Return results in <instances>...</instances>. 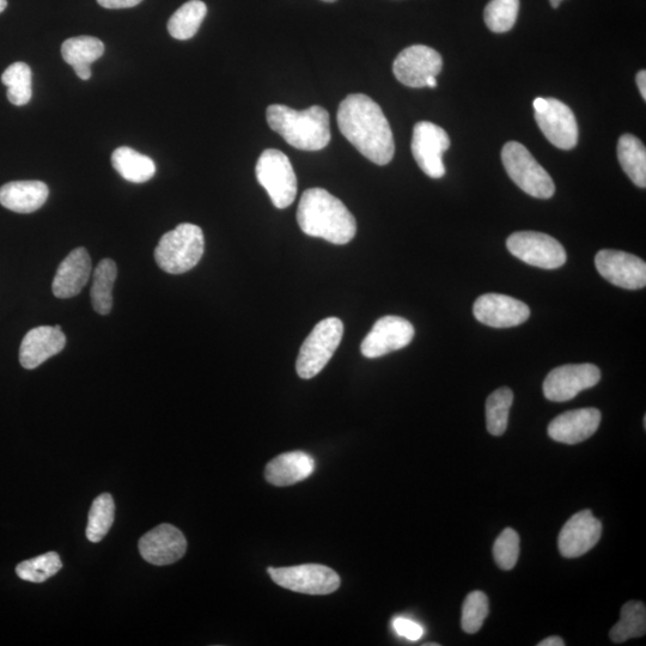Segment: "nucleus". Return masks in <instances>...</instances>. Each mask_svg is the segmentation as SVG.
<instances>
[{"instance_id":"f257e3e1","label":"nucleus","mask_w":646,"mask_h":646,"mask_svg":"<svg viewBox=\"0 0 646 646\" xmlns=\"http://www.w3.org/2000/svg\"><path fill=\"white\" fill-rule=\"evenodd\" d=\"M339 130L355 148L377 166L393 160L392 129L379 105L369 96L352 94L340 103Z\"/></svg>"},{"instance_id":"f03ea898","label":"nucleus","mask_w":646,"mask_h":646,"mask_svg":"<svg viewBox=\"0 0 646 646\" xmlns=\"http://www.w3.org/2000/svg\"><path fill=\"white\" fill-rule=\"evenodd\" d=\"M297 222L304 234L333 245H347L357 233L356 219L343 201L323 188H310L303 193Z\"/></svg>"},{"instance_id":"7ed1b4c3","label":"nucleus","mask_w":646,"mask_h":646,"mask_svg":"<svg viewBox=\"0 0 646 646\" xmlns=\"http://www.w3.org/2000/svg\"><path fill=\"white\" fill-rule=\"evenodd\" d=\"M267 123L286 143L303 151H320L331 142V125L325 108L313 106L295 111L288 106L267 108Z\"/></svg>"},{"instance_id":"20e7f679","label":"nucleus","mask_w":646,"mask_h":646,"mask_svg":"<svg viewBox=\"0 0 646 646\" xmlns=\"http://www.w3.org/2000/svg\"><path fill=\"white\" fill-rule=\"evenodd\" d=\"M205 251L204 233L198 225L184 223L164 234L155 249L158 267L169 274L191 271Z\"/></svg>"},{"instance_id":"39448f33","label":"nucleus","mask_w":646,"mask_h":646,"mask_svg":"<svg viewBox=\"0 0 646 646\" xmlns=\"http://www.w3.org/2000/svg\"><path fill=\"white\" fill-rule=\"evenodd\" d=\"M344 335V323L338 318L322 320L315 326L298 355L296 370L303 380L320 374L337 351Z\"/></svg>"},{"instance_id":"423d86ee","label":"nucleus","mask_w":646,"mask_h":646,"mask_svg":"<svg viewBox=\"0 0 646 646\" xmlns=\"http://www.w3.org/2000/svg\"><path fill=\"white\" fill-rule=\"evenodd\" d=\"M502 161L510 179L530 197L550 199L556 186L544 168L535 160L526 146L509 142L502 150Z\"/></svg>"},{"instance_id":"0eeeda50","label":"nucleus","mask_w":646,"mask_h":646,"mask_svg":"<svg viewBox=\"0 0 646 646\" xmlns=\"http://www.w3.org/2000/svg\"><path fill=\"white\" fill-rule=\"evenodd\" d=\"M255 174L277 209L283 210L294 203L297 195V178L289 157L276 149L262 152Z\"/></svg>"},{"instance_id":"6e6552de","label":"nucleus","mask_w":646,"mask_h":646,"mask_svg":"<svg viewBox=\"0 0 646 646\" xmlns=\"http://www.w3.org/2000/svg\"><path fill=\"white\" fill-rule=\"evenodd\" d=\"M536 124L554 146L574 149L578 142V125L569 106L556 99L538 97L533 103Z\"/></svg>"},{"instance_id":"1a4fd4ad","label":"nucleus","mask_w":646,"mask_h":646,"mask_svg":"<svg viewBox=\"0 0 646 646\" xmlns=\"http://www.w3.org/2000/svg\"><path fill=\"white\" fill-rule=\"evenodd\" d=\"M268 574L279 587L307 595H328L340 587L337 572L320 564L270 568Z\"/></svg>"},{"instance_id":"9d476101","label":"nucleus","mask_w":646,"mask_h":646,"mask_svg":"<svg viewBox=\"0 0 646 646\" xmlns=\"http://www.w3.org/2000/svg\"><path fill=\"white\" fill-rule=\"evenodd\" d=\"M507 247L517 259L544 270H556L568 259L562 243L536 231H520L511 235Z\"/></svg>"},{"instance_id":"9b49d317","label":"nucleus","mask_w":646,"mask_h":646,"mask_svg":"<svg viewBox=\"0 0 646 646\" xmlns=\"http://www.w3.org/2000/svg\"><path fill=\"white\" fill-rule=\"evenodd\" d=\"M450 148V138L442 127L420 121L413 130L412 154L420 169L432 179L446 175L443 154Z\"/></svg>"},{"instance_id":"f8f14e48","label":"nucleus","mask_w":646,"mask_h":646,"mask_svg":"<svg viewBox=\"0 0 646 646\" xmlns=\"http://www.w3.org/2000/svg\"><path fill=\"white\" fill-rule=\"evenodd\" d=\"M601 380V371L594 364H568L553 369L544 382L545 398L565 402L576 398L585 389Z\"/></svg>"},{"instance_id":"ddd939ff","label":"nucleus","mask_w":646,"mask_h":646,"mask_svg":"<svg viewBox=\"0 0 646 646\" xmlns=\"http://www.w3.org/2000/svg\"><path fill=\"white\" fill-rule=\"evenodd\" d=\"M443 67L441 54L434 48L414 45L402 51L393 64L398 81L406 87L425 88L430 77L440 75Z\"/></svg>"},{"instance_id":"4468645a","label":"nucleus","mask_w":646,"mask_h":646,"mask_svg":"<svg viewBox=\"0 0 646 646\" xmlns=\"http://www.w3.org/2000/svg\"><path fill=\"white\" fill-rule=\"evenodd\" d=\"M597 271L607 282L626 290L644 289L646 264L636 255L603 249L595 258Z\"/></svg>"},{"instance_id":"2eb2a0df","label":"nucleus","mask_w":646,"mask_h":646,"mask_svg":"<svg viewBox=\"0 0 646 646\" xmlns=\"http://www.w3.org/2000/svg\"><path fill=\"white\" fill-rule=\"evenodd\" d=\"M414 338V327L400 316H385L377 321L363 340L361 351L364 357L379 358L390 352L404 349Z\"/></svg>"},{"instance_id":"dca6fc26","label":"nucleus","mask_w":646,"mask_h":646,"mask_svg":"<svg viewBox=\"0 0 646 646\" xmlns=\"http://www.w3.org/2000/svg\"><path fill=\"white\" fill-rule=\"evenodd\" d=\"M139 552L146 562L156 566L172 565L187 551V540L172 524H161L142 536Z\"/></svg>"},{"instance_id":"f3484780","label":"nucleus","mask_w":646,"mask_h":646,"mask_svg":"<svg viewBox=\"0 0 646 646\" xmlns=\"http://www.w3.org/2000/svg\"><path fill=\"white\" fill-rule=\"evenodd\" d=\"M473 313L475 319L486 326L510 328L526 322L530 316V309L526 303L514 297L486 294L475 301Z\"/></svg>"},{"instance_id":"a211bd4d","label":"nucleus","mask_w":646,"mask_h":646,"mask_svg":"<svg viewBox=\"0 0 646 646\" xmlns=\"http://www.w3.org/2000/svg\"><path fill=\"white\" fill-rule=\"evenodd\" d=\"M602 535V523L591 513L583 510L564 524L559 534V551L565 558L584 556L596 546Z\"/></svg>"},{"instance_id":"6ab92c4d","label":"nucleus","mask_w":646,"mask_h":646,"mask_svg":"<svg viewBox=\"0 0 646 646\" xmlns=\"http://www.w3.org/2000/svg\"><path fill=\"white\" fill-rule=\"evenodd\" d=\"M65 345L66 337L60 326L36 327L22 340L20 363L24 369H36L47 359L62 352Z\"/></svg>"},{"instance_id":"aec40b11","label":"nucleus","mask_w":646,"mask_h":646,"mask_svg":"<svg viewBox=\"0 0 646 646\" xmlns=\"http://www.w3.org/2000/svg\"><path fill=\"white\" fill-rule=\"evenodd\" d=\"M601 423V412L596 408H580L560 414L548 426L553 441L577 444L593 436Z\"/></svg>"},{"instance_id":"412c9836","label":"nucleus","mask_w":646,"mask_h":646,"mask_svg":"<svg viewBox=\"0 0 646 646\" xmlns=\"http://www.w3.org/2000/svg\"><path fill=\"white\" fill-rule=\"evenodd\" d=\"M91 271L93 265L87 249H75L58 267L52 283L53 295L63 300L77 296L88 284Z\"/></svg>"},{"instance_id":"4be33fe9","label":"nucleus","mask_w":646,"mask_h":646,"mask_svg":"<svg viewBox=\"0 0 646 646\" xmlns=\"http://www.w3.org/2000/svg\"><path fill=\"white\" fill-rule=\"evenodd\" d=\"M315 471V460L303 452L286 453L268 463L265 477L274 486H291L306 480Z\"/></svg>"},{"instance_id":"5701e85b","label":"nucleus","mask_w":646,"mask_h":646,"mask_svg":"<svg viewBox=\"0 0 646 646\" xmlns=\"http://www.w3.org/2000/svg\"><path fill=\"white\" fill-rule=\"evenodd\" d=\"M50 190L42 181H14L0 187V204L17 213H32L41 209Z\"/></svg>"},{"instance_id":"b1692460","label":"nucleus","mask_w":646,"mask_h":646,"mask_svg":"<svg viewBox=\"0 0 646 646\" xmlns=\"http://www.w3.org/2000/svg\"><path fill=\"white\" fill-rule=\"evenodd\" d=\"M112 164L126 181L133 184H144L154 178L156 173V164L150 157L127 146H121L113 152Z\"/></svg>"},{"instance_id":"393cba45","label":"nucleus","mask_w":646,"mask_h":646,"mask_svg":"<svg viewBox=\"0 0 646 646\" xmlns=\"http://www.w3.org/2000/svg\"><path fill=\"white\" fill-rule=\"evenodd\" d=\"M618 158L621 168L638 187H646L645 145L632 134H624L618 143Z\"/></svg>"},{"instance_id":"a878e982","label":"nucleus","mask_w":646,"mask_h":646,"mask_svg":"<svg viewBox=\"0 0 646 646\" xmlns=\"http://www.w3.org/2000/svg\"><path fill=\"white\" fill-rule=\"evenodd\" d=\"M117 276L118 267L112 259H103L95 268L90 298L96 313L101 315L111 314L113 288Z\"/></svg>"},{"instance_id":"bb28decb","label":"nucleus","mask_w":646,"mask_h":646,"mask_svg":"<svg viewBox=\"0 0 646 646\" xmlns=\"http://www.w3.org/2000/svg\"><path fill=\"white\" fill-rule=\"evenodd\" d=\"M207 14V6L201 0H190L170 17L168 32L176 40H190L203 23Z\"/></svg>"},{"instance_id":"cd10ccee","label":"nucleus","mask_w":646,"mask_h":646,"mask_svg":"<svg viewBox=\"0 0 646 646\" xmlns=\"http://www.w3.org/2000/svg\"><path fill=\"white\" fill-rule=\"evenodd\" d=\"M646 632V609L643 602L630 601L621 608L620 620L613 626L609 637L614 643H624L632 638H641Z\"/></svg>"},{"instance_id":"c85d7f7f","label":"nucleus","mask_w":646,"mask_h":646,"mask_svg":"<svg viewBox=\"0 0 646 646\" xmlns=\"http://www.w3.org/2000/svg\"><path fill=\"white\" fill-rule=\"evenodd\" d=\"M2 82L8 87L9 101L21 107L28 105L33 96V72L26 63L10 65L2 75Z\"/></svg>"},{"instance_id":"c756f323","label":"nucleus","mask_w":646,"mask_h":646,"mask_svg":"<svg viewBox=\"0 0 646 646\" xmlns=\"http://www.w3.org/2000/svg\"><path fill=\"white\" fill-rule=\"evenodd\" d=\"M105 53V45L94 36H77L66 40L62 46V56L72 67L91 65Z\"/></svg>"},{"instance_id":"7c9ffc66","label":"nucleus","mask_w":646,"mask_h":646,"mask_svg":"<svg viewBox=\"0 0 646 646\" xmlns=\"http://www.w3.org/2000/svg\"><path fill=\"white\" fill-rule=\"evenodd\" d=\"M513 402V390L507 387L495 390L487 398L486 425L491 435L502 436L507 431L509 412Z\"/></svg>"},{"instance_id":"2f4dec72","label":"nucleus","mask_w":646,"mask_h":646,"mask_svg":"<svg viewBox=\"0 0 646 646\" xmlns=\"http://www.w3.org/2000/svg\"><path fill=\"white\" fill-rule=\"evenodd\" d=\"M115 515L114 499L109 493L97 497L91 505L88 517L87 538L100 542L113 526Z\"/></svg>"},{"instance_id":"473e14b6","label":"nucleus","mask_w":646,"mask_h":646,"mask_svg":"<svg viewBox=\"0 0 646 646\" xmlns=\"http://www.w3.org/2000/svg\"><path fill=\"white\" fill-rule=\"evenodd\" d=\"M63 568L62 560L56 552H48L41 556L24 560L17 565L16 574L23 581L44 583L56 576Z\"/></svg>"},{"instance_id":"72a5a7b5","label":"nucleus","mask_w":646,"mask_h":646,"mask_svg":"<svg viewBox=\"0 0 646 646\" xmlns=\"http://www.w3.org/2000/svg\"><path fill=\"white\" fill-rule=\"evenodd\" d=\"M520 11V0H491L486 5L484 18L493 33H508L514 28Z\"/></svg>"},{"instance_id":"f704fd0d","label":"nucleus","mask_w":646,"mask_h":646,"mask_svg":"<svg viewBox=\"0 0 646 646\" xmlns=\"http://www.w3.org/2000/svg\"><path fill=\"white\" fill-rule=\"evenodd\" d=\"M489 615V599L483 591H472L462 606L461 625L463 631L474 635L483 627Z\"/></svg>"},{"instance_id":"c9c22d12","label":"nucleus","mask_w":646,"mask_h":646,"mask_svg":"<svg viewBox=\"0 0 646 646\" xmlns=\"http://www.w3.org/2000/svg\"><path fill=\"white\" fill-rule=\"evenodd\" d=\"M520 556V536L513 528L504 529L493 546V557L502 570L515 568Z\"/></svg>"},{"instance_id":"e433bc0d","label":"nucleus","mask_w":646,"mask_h":646,"mask_svg":"<svg viewBox=\"0 0 646 646\" xmlns=\"http://www.w3.org/2000/svg\"><path fill=\"white\" fill-rule=\"evenodd\" d=\"M393 627L399 636L408 639V641L417 642L424 635L423 626L407 618L394 619Z\"/></svg>"},{"instance_id":"4c0bfd02","label":"nucleus","mask_w":646,"mask_h":646,"mask_svg":"<svg viewBox=\"0 0 646 646\" xmlns=\"http://www.w3.org/2000/svg\"><path fill=\"white\" fill-rule=\"evenodd\" d=\"M143 0H97L103 8L106 9H127L133 8L142 3Z\"/></svg>"},{"instance_id":"58836bf2","label":"nucleus","mask_w":646,"mask_h":646,"mask_svg":"<svg viewBox=\"0 0 646 646\" xmlns=\"http://www.w3.org/2000/svg\"><path fill=\"white\" fill-rule=\"evenodd\" d=\"M75 69L76 75L82 79V81H88V79L93 76L89 65H79L73 67Z\"/></svg>"},{"instance_id":"ea45409f","label":"nucleus","mask_w":646,"mask_h":646,"mask_svg":"<svg viewBox=\"0 0 646 646\" xmlns=\"http://www.w3.org/2000/svg\"><path fill=\"white\" fill-rule=\"evenodd\" d=\"M636 81L643 99L646 100V72L644 70L638 72Z\"/></svg>"},{"instance_id":"a19ab883","label":"nucleus","mask_w":646,"mask_h":646,"mask_svg":"<svg viewBox=\"0 0 646 646\" xmlns=\"http://www.w3.org/2000/svg\"><path fill=\"white\" fill-rule=\"evenodd\" d=\"M565 642L563 641L562 638L553 636V637H548L544 639L541 643H539V646H564Z\"/></svg>"},{"instance_id":"79ce46f5","label":"nucleus","mask_w":646,"mask_h":646,"mask_svg":"<svg viewBox=\"0 0 646 646\" xmlns=\"http://www.w3.org/2000/svg\"><path fill=\"white\" fill-rule=\"evenodd\" d=\"M437 79L436 77H430L428 81H426V87L429 88H436L437 87Z\"/></svg>"},{"instance_id":"37998d69","label":"nucleus","mask_w":646,"mask_h":646,"mask_svg":"<svg viewBox=\"0 0 646 646\" xmlns=\"http://www.w3.org/2000/svg\"><path fill=\"white\" fill-rule=\"evenodd\" d=\"M6 6H8V0H0V14L6 9Z\"/></svg>"},{"instance_id":"c03bdc74","label":"nucleus","mask_w":646,"mask_h":646,"mask_svg":"<svg viewBox=\"0 0 646 646\" xmlns=\"http://www.w3.org/2000/svg\"><path fill=\"white\" fill-rule=\"evenodd\" d=\"M562 2H563V0H550L552 8H554V9L559 8L560 3H562Z\"/></svg>"},{"instance_id":"a18cd8bd","label":"nucleus","mask_w":646,"mask_h":646,"mask_svg":"<svg viewBox=\"0 0 646 646\" xmlns=\"http://www.w3.org/2000/svg\"><path fill=\"white\" fill-rule=\"evenodd\" d=\"M322 2H326V3H334V2H337V0H322Z\"/></svg>"},{"instance_id":"49530a36","label":"nucleus","mask_w":646,"mask_h":646,"mask_svg":"<svg viewBox=\"0 0 646 646\" xmlns=\"http://www.w3.org/2000/svg\"><path fill=\"white\" fill-rule=\"evenodd\" d=\"M438 645H440V644H432V643L425 644V646H438Z\"/></svg>"}]
</instances>
